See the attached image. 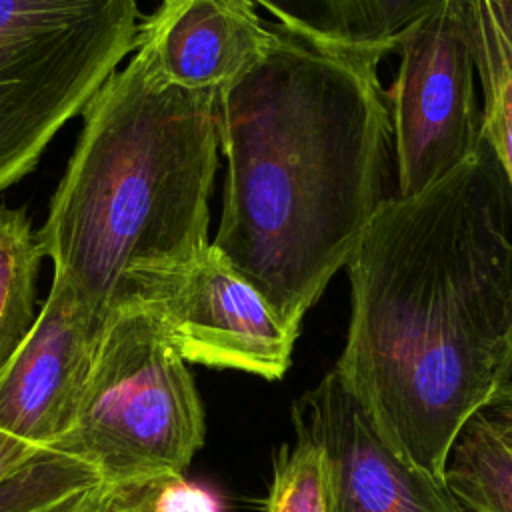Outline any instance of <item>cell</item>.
Wrapping results in <instances>:
<instances>
[{
    "label": "cell",
    "mask_w": 512,
    "mask_h": 512,
    "mask_svg": "<svg viewBox=\"0 0 512 512\" xmlns=\"http://www.w3.org/2000/svg\"><path fill=\"white\" fill-rule=\"evenodd\" d=\"M176 352L194 364L284 378L296 336L212 242L186 266L158 278L142 300Z\"/></svg>",
    "instance_id": "cell-7"
},
{
    "label": "cell",
    "mask_w": 512,
    "mask_h": 512,
    "mask_svg": "<svg viewBox=\"0 0 512 512\" xmlns=\"http://www.w3.org/2000/svg\"><path fill=\"white\" fill-rule=\"evenodd\" d=\"M266 512H326V464L322 450L296 434L274 458Z\"/></svg>",
    "instance_id": "cell-17"
},
{
    "label": "cell",
    "mask_w": 512,
    "mask_h": 512,
    "mask_svg": "<svg viewBox=\"0 0 512 512\" xmlns=\"http://www.w3.org/2000/svg\"><path fill=\"white\" fill-rule=\"evenodd\" d=\"M42 258L26 208L0 206V366L36 322V280Z\"/></svg>",
    "instance_id": "cell-15"
},
{
    "label": "cell",
    "mask_w": 512,
    "mask_h": 512,
    "mask_svg": "<svg viewBox=\"0 0 512 512\" xmlns=\"http://www.w3.org/2000/svg\"><path fill=\"white\" fill-rule=\"evenodd\" d=\"M100 492L102 488L98 490V494L94 498H90L84 506H80L76 512H102V502H100Z\"/></svg>",
    "instance_id": "cell-19"
},
{
    "label": "cell",
    "mask_w": 512,
    "mask_h": 512,
    "mask_svg": "<svg viewBox=\"0 0 512 512\" xmlns=\"http://www.w3.org/2000/svg\"><path fill=\"white\" fill-rule=\"evenodd\" d=\"M268 50L216 90L226 156L212 246L298 338L392 190L378 58L272 26Z\"/></svg>",
    "instance_id": "cell-2"
},
{
    "label": "cell",
    "mask_w": 512,
    "mask_h": 512,
    "mask_svg": "<svg viewBox=\"0 0 512 512\" xmlns=\"http://www.w3.org/2000/svg\"><path fill=\"white\" fill-rule=\"evenodd\" d=\"M104 484L78 456L0 430V512H76Z\"/></svg>",
    "instance_id": "cell-12"
},
{
    "label": "cell",
    "mask_w": 512,
    "mask_h": 512,
    "mask_svg": "<svg viewBox=\"0 0 512 512\" xmlns=\"http://www.w3.org/2000/svg\"><path fill=\"white\" fill-rule=\"evenodd\" d=\"M102 512H220L218 498L180 472H154L108 482Z\"/></svg>",
    "instance_id": "cell-16"
},
{
    "label": "cell",
    "mask_w": 512,
    "mask_h": 512,
    "mask_svg": "<svg viewBox=\"0 0 512 512\" xmlns=\"http://www.w3.org/2000/svg\"><path fill=\"white\" fill-rule=\"evenodd\" d=\"M486 410L496 416L512 418V332Z\"/></svg>",
    "instance_id": "cell-18"
},
{
    "label": "cell",
    "mask_w": 512,
    "mask_h": 512,
    "mask_svg": "<svg viewBox=\"0 0 512 512\" xmlns=\"http://www.w3.org/2000/svg\"><path fill=\"white\" fill-rule=\"evenodd\" d=\"M444 0H254L276 24L310 42L368 54L396 52L404 36Z\"/></svg>",
    "instance_id": "cell-11"
},
{
    "label": "cell",
    "mask_w": 512,
    "mask_h": 512,
    "mask_svg": "<svg viewBox=\"0 0 512 512\" xmlns=\"http://www.w3.org/2000/svg\"><path fill=\"white\" fill-rule=\"evenodd\" d=\"M444 480L468 512H512V442L494 414L478 412L462 428Z\"/></svg>",
    "instance_id": "cell-14"
},
{
    "label": "cell",
    "mask_w": 512,
    "mask_h": 512,
    "mask_svg": "<svg viewBox=\"0 0 512 512\" xmlns=\"http://www.w3.org/2000/svg\"><path fill=\"white\" fill-rule=\"evenodd\" d=\"M134 50L82 108L78 142L36 232L54 278L102 324L210 244L216 90L180 88Z\"/></svg>",
    "instance_id": "cell-3"
},
{
    "label": "cell",
    "mask_w": 512,
    "mask_h": 512,
    "mask_svg": "<svg viewBox=\"0 0 512 512\" xmlns=\"http://www.w3.org/2000/svg\"><path fill=\"white\" fill-rule=\"evenodd\" d=\"M204 408L186 360L144 302L114 310L68 428L52 444L118 482L180 472L202 448Z\"/></svg>",
    "instance_id": "cell-4"
},
{
    "label": "cell",
    "mask_w": 512,
    "mask_h": 512,
    "mask_svg": "<svg viewBox=\"0 0 512 512\" xmlns=\"http://www.w3.org/2000/svg\"><path fill=\"white\" fill-rule=\"evenodd\" d=\"M482 94L484 136L512 188V0H460Z\"/></svg>",
    "instance_id": "cell-13"
},
{
    "label": "cell",
    "mask_w": 512,
    "mask_h": 512,
    "mask_svg": "<svg viewBox=\"0 0 512 512\" xmlns=\"http://www.w3.org/2000/svg\"><path fill=\"white\" fill-rule=\"evenodd\" d=\"M104 324L54 278L36 322L0 366V430L52 446L68 428Z\"/></svg>",
    "instance_id": "cell-9"
},
{
    "label": "cell",
    "mask_w": 512,
    "mask_h": 512,
    "mask_svg": "<svg viewBox=\"0 0 512 512\" xmlns=\"http://www.w3.org/2000/svg\"><path fill=\"white\" fill-rule=\"evenodd\" d=\"M292 420L324 454L326 512H468L446 480L382 442L336 368L294 402Z\"/></svg>",
    "instance_id": "cell-8"
},
{
    "label": "cell",
    "mask_w": 512,
    "mask_h": 512,
    "mask_svg": "<svg viewBox=\"0 0 512 512\" xmlns=\"http://www.w3.org/2000/svg\"><path fill=\"white\" fill-rule=\"evenodd\" d=\"M346 268L350 322L334 368L382 442L444 480L512 332V188L486 136L424 192L388 200Z\"/></svg>",
    "instance_id": "cell-1"
},
{
    "label": "cell",
    "mask_w": 512,
    "mask_h": 512,
    "mask_svg": "<svg viewBox=\"0 0 512 512\" xmlns=\"http://www.w3.org/2000/svg\"><path fill=\"white\" fill-rule=\"evenodd\" d=\"M490 414H492V412H490ZM494 416H496V414H494ZM496 418H498V422H500V426H502L506 438L512 442V418H504V416H496Z\"/></svg>",
    "instance_id": "cell-20"
},
{
    "label": "cell",
    "mask_w": 512,
    "mask_h": 512,
    "mask_svg": "<svg viewBox=\"0 0 512 512\" xmlns=\"http://www.w3.org/2000/svg\"><path fill=\"white\" fill-rule=\"evenodd\" d=\"M272 36L254 0H160L138 24L134 48H144L168 82L218 90L248 70Z\"/></svg>",
    "instance_id": "cell-10"
},
{
    "label": "cell",
    "mask_w": 512,
    "mask_h": 512,
    "mask_svg": "<svg viewBox=\"0 0 512 512\" xmlns=\"http://www.w3.org/2000/svg\"><path fill=\"white\" fill-rule=\"evenodd\" d=\"M388 92L396 198H412L466 162L484 138L476 64L460 0H444L402 40Z\"/></svg>",
    "instance_id": "cell-6"
},
{
    "label": "cell",
    "mask_w": 512,
    "mask_h": 512,
    "mask_svg": "<svg viewBox=\"0 0 512 512\" xmlns=\"http://www.w3.org/2000/svg\"><path fill=\"white\" fill-rule=\"evenodd\" d=\"M136 0H0V192L134 50Z\"/></svg>",
    "instance_id": "cell-5"
}]
</instances>
